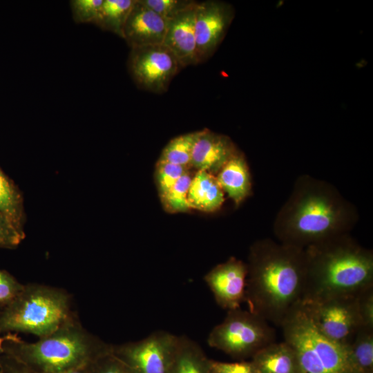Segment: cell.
I'll return each instance as SVG.
<instances>
[{
  "instance_id": "cell-28",
  "label": "cell",
  "mask_w": 373,
  "mask_h": 373,
  "mask_svg": "<svg viewBox=\"0 0 373 373\" xmlns=\"http://www.w3.org/2000/svg\"><path fill=\"white\" fill-rule=\"evenodd\" d=\"M141 1L166 21L194 2L189 0H141Z\"/></svg>"
},
{
  "instance_id": "cell-26",
  "label": "cell",
  "mask_w": 373,
  "mask_h": 373,
  "mask_svg": "<svg viewBox=\"0 0 373 373\" xmlns=\"http://www.w3.org/2000/svg\"><path fill=\"white\" fill-rule=\"evenodd\" d=\"M86 373H134L111 349L97 356L86 366Z\"/></svg>"
},
{
  "instance_id": "cell-6",
  "label": "cell",
  "mask_w": 373,
  "mask_h": 373,
  "mask_svg": "<svg viewBox=\"0 0 373 373\" xmlns=\"http://www.w3.org/2000/svg\"><path fill=\"white\" fill-rule=\"evenodd\" d=\"M284 341L294 350L299 373H350L347 350L317 329L300 303L280 326Z\"/></svg>"
},
{
  "instance_id": "cell-12",
  "label": "cell",
  "mask_w": 373,
  "mask_h": 373,
  "mask_svg": "<svg viewBox=\"0 0 373 373\" xmlns=\"http://www.w3.org/2000/svg\"><path fill=\"white\" fill-rule=\"evenodd\" d=\"M247 265L234 257L218 264L204 279L217 304L227 311L240 307L245 300Z\"/></svg>"
},
{
  "instance_id": "cell-38",
  "label": "cell",
  "mask_w": 373,
  "mask_h": 373,
  "mask_svg": "<svg viewBox=\"0 0 373 373\" xmlns=\"http://www.w3.org/2000/svg\"><path fill=\"white\" fill-rule=\"evenodd\" d=\"M0 373H1V372H0Z\"/></svg>"
},
{
  "instance_id": "cell-3",
  "label": "cell",
  "mask_w": 373,
  "mask_h": 373,
  "mask_svg": "<svg viewBox=\"0 0 373 373\" xmlns=\"http://www.w3.org/2000/svg\"><path fill=\"white\" fill-rule=\"evenodd\" d=\"M305 255L302 302L354 296L373 286V252L350 233L308 246Z\"/></svg>"
},
{
  "instance_id": "cell-4",
  "label": "cell",
  "mask_w": 373,
  "mask_h": 373,
  "mask_svg": "<svg viewBox=\"0 0 373 373\" xmlns=\"http://www.w3.org/2000/svg\"><path fill=\"white\" fill-rule=\"evenodd\" d=\"M7 334L1 352L39 373H68L86 366L111 347L87 331L77 316L35 342Z\"/></svg>"
},
{
  "instance_id": "cell-22",
  "label": "cell",
  "mask_w": 373,
  "mask_h": 373,
  "mask_svg": "<svg viewBox=\"0 0 373 373\" xmlns=\"http://www.w3.org/2000/svg\"><path fill=\"white\" fill-rule=\"evenodd\" d=\"M135 0H103L95 25L122 38L123 29Z\"/></svg>"
},
{
  "instance_id": "cell-18",
  "label": "cell",
  "mask_w": 373,
  "mask_h": 373,
  "mask_svg": "<svg viewBox=\"0 0 373 373\" xmlns=\"http://www.w3.org/2000/svg\"><path fill=\"white\" fill-rule=\"evenodd\" d=\"M251 361L258 373H299L296 356L285 341L267 345Z\"/></svg>"
},
{
  "instance_id": "cell-23",
  "label": "cell",
  "mask_w": 373,
  "mask_h": 373,
  "mask_svg": "<svg viewBox=\"0 0 373 373\" xmlns=\"http://www.w3.org/2000/svg\"><path fill=\"white\" fill-rule=\"evenodd\" d=\"M200 131L178 135L164 148L157 162H168L190 169L194 144Z\"/></svg>"
},
{
  "instance_id": "cell-36",
  "label": "cell",
  "mask_w": 373,
  "mask_h": 373,
  "mask_svg": "<svg viewBox=\"0 0 373 373\" xmlns=\"http://www.w3.org/2000/svg\"><path fill=\"white\" fill-rule=\"evenodd\" d=\"M350 373H356V372H350ZM365 373H372V372H365Z\"/></svg>"
},
{
  "instance_id": "cell-19",
  "label": "cell",
  "mask_w": 373,
  "mask_h": 373,
  "mask_svg": "<svg viewBox=\"0 0 373 373\" xmlns=\"http://www.w3.org/2000/svg\"><path fill=\"white\" fill-rule=\"evenodd\" d=\"M210 360L197 343L180 336L171 373H210Z\"/></svg>"
},
{
  "instance_id": "cell-21",
  "label": "cell",
  "mask_w": 373,
  "mask_h": 373,
  "mask_svg": "<svg viewBox=\"0 0 373 373\" xmlns=\"http://www.w3.org/2000/svg\"><path fill=\"white\" fill-rule=\"evenodd\" d=\"M0 212L19 230L23 231V198L17 186L0 168Z\"/></svg>"
},
{
  "instance_id": "cell-17",
  "label": "cell",
  "mask_w": 373,
  "mask_h": 373,
  "mask_svg": "<svg viewBox=\"0 0 373 373\" xmlns=\"http://www.w3.org/2000/svg\"><path fill=\"white\" fill-rule=\"evenodd\" d=\"M187 198L191 209L206 212L219 209L224 201L216 175L205 171H198L192 177Z\"/></svg>"
},
{
  "instance_id": "cell-33",
  "label": "cell",
  "mask_w": 373,
  "mask_h": 373,
  "mask_svg": "<svg viewBox=\"0 0 373 373\" xmlns=\"http://www.w3.org/2000/svg\"><path fill=\"white\" fill-rule=\"evenodd\" d=\"M0 372L1 373H39L2 352L0 355Z\"/></svg>"
},
{
  "instance_id": "cell-2",
  "label": "cell",
  "mask_w": 373,
  "mask_h": 373,
  "mask_svg": "<svg viewBox=\"0 0 373 373\" xmlns=\"http://www.w3.org/2000/svg\"><path fill=\"white\" fill-rule=\"evenodd\" d=\"M246 265L248 310L280 327L303 300L305 249L270 238L258 240L249 249Z\"/></svg>"
},
{
  "instance_id": "cell-31",
  "label": "cell",
  "mask_w": 373,
  "mask_h": 373,
  "mask_svg": "<svg viewBox=\"0 0 373 373\" xmlns=\"http://www.w3.org/2000/svg\"><path fill=\"white\" fill-rule=\"evenodd\" d=\"M356 303L362 325L373 327V286L356 295Z\"/></svg>"
},
{
  "instance_id": "cell-16",
  "label": "cell",
  "mask_w": 373,
  "mask_h": 373,
  "mask_svg": "<svg viewBox=\"0 0 373 373\" xmlns=\"http://www.w3.org/2000/svg\"><path fill=\"white\" fill-rule=\"evenodd\" d=\"M216 177L224 193L236 205L251 192L249 167L243 154L238 151L221 168Z\"/></svg>"
},
{
  "instance_id": "cell-5",
  "label": "cell",
  "mask_w": 373,
  "mask_h": 373,
  "mask_svg": "<svg viewBox=\"0 0 373 373\" xmlns=\"http://www.w3.org/2000/svg\"><path fill=\"white\" fill-rule=\"evenodd\" d=\"M76 317L70 294L63 289L30 283L0 309V334L26 333L46 336Z\"/></svg>"
},
{
  "instance_id": "cell-37",
  "label": "cell",
  "mask_w": 373,
  "mask_h": 373,
  "mask_svg": "<svg viewBox=\"0 0 373 373\" xmlns=\"http://www.w3.org/2000/svg\"><path fill=\"white\" fill-rule=\"evenodd\" d=\"M256 373H258V372L256 370Z\"/></svg>"
},
{
  "instance_id": "cell-32",
  "label": "cell",
  "mask_w": 373,
  "mask_h": 373,
  "mask_svg": "<svg viewBox=\"0 0 373 373\" xmlns=\"http://www.w3.org/2000/svg\"><path fill=\"white\" fill-rule=\"evenodd\" d=\"M210 373H256L251 361L234 363L210 360Z\"/></svg>"
},
{
  "instance_id": "cell-35",
  "label": "cell",
  "mask_w": 373,
  "mask_h": 373,
  "mask_svg": "<svg viewBox=\"0 0 373 373\" xmlns=\"http://www.w3.org/2000/svg\"><path fill=\"white\" fill-rule=\"evenodd\" d=\"M87 366V365H86ZM86 366L82 367L81 368L75 370L68 373H86Z\"/></svg>"
},
{
  "instance_id": "cell-7",
  "label": "cell",
  "mask_w": 373,
  "mask_h": 373,
  "mask_svg": "<svg viewBox=\"0 0 373 373\" xmlns=\"http://www.w3.org/2000/svg\"><path fill=\"white\" fill-rule=\"evenodd\" d=\"M275 336V330L269 322L240 307L227 311L224 321L210 332L207 343L232 356H253L274 342Z\"/></svg>"
},
{
  "instance_id": "cell-24",
  "label": "cell",
  "mask_w": 373,
  "mask_h": 373,
  "mask_svg": "<svg viewBox=\"0 0 373 373\" xmlns=\"http://www.w3.org/2000/svg\"><path fill=\"white\" fill-rule=\"evenodd\" d=\"M192 177L189 171L182 175L174 185L162 197L164 209L170 213L185 212L191 208L188 201V192Z\"/></svg>"
},
{
  "instance_id": "cell-15",
  "label": "cell",
  "mask_w": 373,
  "mask_h": 373,
  "mask_svg": "<svg viewBox=\"0 0 373 373\" xmlns=\"http://www.w3.org/2000/svg\"><path fill=\"white\" fill-rule=\"evenodd\" d=\"M237 151L228 136L203 129L194 144L191 165L216 175Z\"/></svg>"
},
{
  "instance_id": "cell-25",
  "label": "cell",
  "mask_w": 373,
  "mask_h": 373,
  "mask_svg": "<svg viewBox=\"0 0 373 373\" xmlns=\"http://www.w3.org/2000/svg\"><path fill=\"white\" fill-rule=\"evenodd\" d=\"M188 171H189V168L180 165L157 162L155 175L160 198L164 195Z\"/></svg>"
},
{
  "instance_id": "cell-8",
  "label": "cell",
  "mask_w": 373,
  "mask_h": 373,
  "mask_svg": "<svg viewBox=\"0 0 373 373\" xmlns=\"http://www.w3.org/2000/svg\"><path fill=\"white\" fill-rule=\"evenodd\" d=\"M356 295L334 296L301 303L320 332L346 348L363 325Z\"/></svg>"
},
{
  "instance_id": "cell-20",
  "label": "cell",
  "mask_w": 373,
  "mask_h": 373,
  "mask_svg": "<svg viewBox=\"0 0 373 373\" xmlns=\"http://www.w3.org/2000/svg\"><path fill=\"white\" fill-rule=\"evenodd\" d=\"M346 350L350 372H372L373 327L361 325Z\"/></svg>"
},
{
  "instance_id": "cell-9",
  "label": "cell",
  "mask_w": 373,
  "mask_h": 373,
  "mask_svg": "<svg viewBox=\"0 0 373 373\" xmlns=\"http://www.w3.org/2000/svg\"><path fill=\"white\" fill-rule=\"evenodd\" d=\"M127 66L137 87L157 94L168 90L182 68L176 56L163 44L131 48Z\"/></svg>"
},
{
  "instance_id": "cell-30",
  "label": "cell",
  "mask_w": 373,
  "mask_h": 373,
  "mask_svg": "<svg viewBox=\"0 0 373 373\" xmlns=\"http://www.w3.org/2000/svg\"><path fill=\"white\" fill-rule=\"evenodd\" d=\"M25 238L24 231L17 229L12 223L0 212V248L13 249Z\"/></svg>"
},
{
  "instance_id": "cell-27",
  "label": "cell",
  "mask_w": 373,
  "mask_h": 373,
  "mask_svg": "<svg viewBox=\"0 0 373 373\" xmlns=\"http://www.w3.org/2000/svg\"><path fill=\"white\" fill-rule=\"evenodd\" d=\"M103 0H71L69 2L72 17L77 23L94 24Z\"/></svg>"
},
{
  "instance_id": "cell-13",
  "label": "cell",
  "mask_w": 373,
  "mask_h": 373,
  "mask_svg": "<svg viewBox=\"0 0 373 373\" xmlns=\"http://www.w3.org/2000/svg\"><path fill=\"white\" fill-rule=\"evenodd\" d=\"M166 20L135 0L123 29L122 38L131 48L162 44Z\"/></svg>"
},
{
  "instance_id": "cell-11",
  "label": "cell",
  "mask_w": 373,
  "mask_h": 373,
  "mask_svg": "<svg viewBox=\"0 0 373 373\" xmlns=\"http://www.w3.org/2000/svg\"><path fill=\"white\" fill-rule=\"evenodd\" d=\"M234 17L228 3L209 0L198 2L195 12V57L200 64L216 52Z\"/></svg>"
},
{
  "instance_id": "cell-14",
  "label": "cell",
  "mask_w": 373,
  "mask_h": 373,
  "mask_svg": "<svg viewBox=\"0 0 373 373\" xmlns=\"http://www.w3.org/2000/svg\"><path fill=\"white\" fill-rule=\"evenodd\" d=\"M198 2L166 21L163 45L178 58L182 68L197 64L195 20Z\"/></svg>"
},
{
  "instance_id": "cell-29",
  "label": "cell",
  "mask_w": 373,
  "mask_h": 373,
  "mask_svg": "<svg viewBox=\"0 0 373 373\" xmlns=\"http://www.w3.org/2000/svg\"><path fill=\"white\" fill-rule=\"evenodd\" d=\"M9 272L0 269V309L9 305L23 287Z\"/></svg>"
},
{
  "instance_id": "cell-10",
  "label": "cell",
  "mask_w": 373,
  "mask_h": 373,
  "mask_svg": "<svg viewBox=\"0 0 373 373\" xmlns=\"http://www.w3.org/2000/svg\"><path fill=\"white\" fill-rule=\"evenodd\" d=\"M178 338L156 331L140 341L112 345L111 350L134 373H171Z\"/></svg>"
},
{
  "instance_id": "cell-34",
  "label": "cell",
  "mask_w": 373,
  "mask_h": 373,
  "mask_svg": "<svg viewBox=\"0 0 373 373\" xmlns=\"http://www.w3.org/2000/svg\"><path fill=\"white\" fill-rule=\"evenodd\" d=\"M8 334H6L3 336H0V355L2 352L4 341L8 338Z\"/></svg>"
},
{
  "instance_id": "cell-1",
  "label": "cell",
  "mask_w": 373,
  "mask_h": 373,
  "mask_svg": "<svg viewBox=\"0 0 373 373\" xmlns=\"http://www.w3.org/2000/svg\"><path fill=\"white\" fill-rule=\"evenodd\" d=\"M358 220L356 209L332 184L309 175L296 180L278 212L274 233L278 242L305 249L350 233Z\"/></svg>"
}]
</instances>
